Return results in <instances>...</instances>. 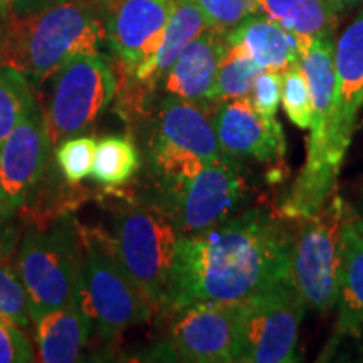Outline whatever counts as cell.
<instances>
[{"instance_id": "obj_1", "label": "cell", "mask_w": 363, "mask_h": 363, "mask_svg": "<svg viewBox=\"0 0 363 363\" xmlns=\"http://www.w3.org/2000/svg\"><path fill=\"white\" fill-rule=\"evenodd\" d=\"M291 239L283 219L262 208L180 235L163 308L242 303L291 279Z\"/></svg>"}, {"instance_id": "obj_2", "label": "cell", "mask_w": 363, "mask_h": 363, "mask_svg": "<svg viewBox=\"0 0 363 363\" xmlns=\"http://www.w3.org/2000/svg\"><path fill=\"white\" fill-rule=\"evenodd\" d=\"M104 43V0H71L13 16L0 39V62L39 86L74 57L99 52Z\"/></svg>"}, {"instance_id": "obj_3", "label": "cell", "mask_w": 363, "mask_h": 363, "mask_svg": "<svg viewBox=\"0 0 363 363\" xmlns=\"http://www.w3.org/2000/svg\"><path fill=\"white\" fill-rule=\"evenodd\" d=\"M301 69L311 93V126L308 138L306 162L281 206L286 219L296 220L320 211L333 197L337 177L326 163V147L331 126L335 93V49L330 38H320L301 54Z\"/></svg>"}, {"instance_id": "obj_4", "label": "cell", "mask_w": 363, "mask_h": 363, "mask_svg": "<svg viewBox=\"0 0 363 363\" xmlns=\"http://www.w3.org/2000/svg\"><path fill=\"white\" fill-rule=\"evenodd\" d=\"M83 256L74 296L101 337L115 338L150 321L153 308L118 262L111 240L93 230L81 234Z\"/></svg>"}, {"instance_id": "obj_5", "label": "cell", "mask_w": 363, "mask_h": 363, "mask_svg": "<svg viewBox=\"0 0 363 363\" xmlns=\"http://www.w3.org/2000/svg\"><path fill=\"white\" fill-rule=\"evenodd\" d=\"M83 256L79 229L67 216L51 227H35L22 235L16 269L26 288L30 320L62 306L74 296Z\"/></svg>"}, {"instance_id": "obj_6", "label": "cell", "mask_w": 363, "mask_h": 363, "mask_svg": "<svg viewBox=\"0 0 363 363\" xmlns=\"http://www.w3.org/2000/svg\"><path fill=\"white\" fill-rule=\"evenodd\" d=\"M111 246L120 266L153 308H163L180 233L158 206H133L115 219Z\"/></svg>"}, {"instance_id": "obj_7", "label": "cell", "mask_w": 363, "mask_h": 363, "mask_svg": "<svg viewBox=\"0 0 363 363\" xmlns=\"http://www.w3.org/2000/svg\"><path fill=\"white\" fill-rule=\"evenodd\" d=\"M246 190L240 160L222 155L208 160L195 175L158 177V207L180 235H190L229 219L244 201Z\"/></svg>"}, {"instance_id": "obj_8", "label": "cell", "mask_w": 363, "mask_h": 363, "mask_svg": "<svg viewBox=\"0 0 363 363\" xmlns=\"http://www.w3.org/2000/svg\"><path fill=\"white\" fill-rule=\"evenodd\" d=\"M306 303L293 279L281 281L239 303L235 362L293 363Z\"/></svg>"}, {"instance_id": "obj_9", "label": "cell", "mask_w": 363, "mask_h": 363, "mask_svg": "<svg viewBox=\"0 0 363 363\" xmlns=\"http://www.w3.org/2000/svg\"><path fill=\"white\" fill-rule=\"evenodd\" d=\"M350 206L335 195L315 214L296 219L291 239V279L306 306L326 313L337 306L340 234Z\"/></svg>"}, {"instance_id": "obj_10", "label": "cell", "mask_w": 363, "mask_h": 363, "mask_svg": "<svg viewBox=\"0 0 363 363\" xmlns=\"http://www.w3.org/2000/svg\"><path fill=\"white\" fill-rule=\"evenodd\" d=\"M118 79L104 54L74 57L52 76V93L44 113L51 145L79 135L101 116L115 98Z\"/></svg>"}, {"instance_id": "obj_11", "label": "cell", "mask_w": 363, "mask_h": 363, "mask_svg": "<svg viewBox=\"0 0 363 363\" xmlns=\"http://www.w3.org/2000/svg\"><path fill=\"white\" fill-rule=\"evenodd\" d=\"M335 74L326 163L338 179L363 106V11L340 35L335 49Z\"/></svg>"}, {"instance_id": "obj_12", "label": "cell", "mask_w": 363, "mask_h": 363, "mask_svg": "<svg viewBox=\"0 0 363 363\" xmlns=\"http://www.w3.org/2000/svg\"><path fill=\"white\" fill-rule=\"evenodd\" d=\"M175 0H104L106 43L128 78L160 48Z\"/></svg>"}, {"instance_id": "obj_13", "label": "cell", "mask_w": 363, "mask_h": 363, "mask_svg": "<svg viewBox=\"0 0 363 363\" xmlns=\"http://www.w3.org/2000/svg\"><path fill=\"white\" fill-rule=\"evenodd\" d=\"M177 313L169 328V347L179 360L235 362L239 303H194Z\"/></svg>"}, {"instance_id": "obj_14", "label": "cell", "mask_w": 363, "mask_h": 363, "mask_svg": "<svg viewBox=\"0 0 363 363\" xmlns=\"http://www.w3.org/2000/svg\"><path fill=\"white\" fill-rule=\"evenodd\" d=\"M49 150L44 113L35 104L0 147V195L13 211H21L38 189Z\"/></svg>"}, {"instance_id": "obj_15", "label": "cell", "mask_w": 363, "mask_h": 363, "mask_svg": "<svg viewBox=\"0 0 363 363\" xmlns=\"http://www.w3.org/2000/svg\"><path fill=\"white\" fill-rule=\"evenodd\" d=\"M214 128L222 152L238 160L266 163L284 157L286 143L279 121L262 118L247 96L217 103Z\"/></svg>"}, {"instance_id": "obj_16", "label": "cell", "mask_w": 363, "mask_h": 363, "mask_svg": "<svg viewBox=\"0 0 363 363\" xmlns=\"http://www.w3.org/2000/svg\"><path fill=\"white\" fill-rule=\"evenodd\" d=\"M212 103L190 101L174 94L162 99L155 118L153 142L172 145L203 160H216L222 155L214 128Z\"/></svg>"}, {"instance_id": "obj_17", "label": "cell", "mask_w": 363, "mask_h": 363, "mask_svg": "<svg viewBox=\"0 0 363 363\" xmlns=\"http://www.w3.org/2000/svg\"><path fill=\"white\" fill-rule=\"evenodd\" d=\"M225 51L224 33L207 29L195 38L163 76L167 93L190 101L212 103L217 71Z\"/></svg>"}, {"instance_id": "obj_18", "label": "cell", "mask_w": 363, "mask_h": 363, "mask_svg": "<svg viewBox=\"0 0 363 363\" xmlns=\"http://www.w3.org/2000/svg\"><path fill=\"white\" fill-rule=\"evenodd\" d=\"M337 308L340 333L360 335L363 330V219L353 208L340 234Z\"/></svg>"}, {"instance_id": "obj_19", "label": "cell", "mask_w": 363, "mask_h": 363, "mask_svg": "<svg viewBox=\"0 0 363 363\" xmlns=\"http://www.w3.org/2000/svg\"><path fill=\"white\" fill-rule=\"evenodd\" d=\"M227 44L247 54L264 71L283 72L301 61L299 40L278 22L252 13L225 34Z\"/></svg>"}, {"instance_id": "obj_20", "label": "cell", "mask_w": 363, "mask_h": 363, "mask_svg": "<svg viewBox=\"0 0 363 363\" xmlns=\"http://www.w3.org/2000/svg\"><path fill=\"white\" fill-rule=\"evenodd\" d=\"M34 323L38 360L43 363L78 362L93 325L76 296L45 311Z\"/></svg>"}, {"instance_id": "obj_21", "label": "cell", "mask_w": 363, "mask_h": 363, "mask_svg": "<svg viewBox=\"0 0 363 363\" xmlns=\"http://www.w3.org/2000/svg\"><path fill=\"white\" fill-rule=\"evenodd\" d=\"M207 29L211 27L206 17L192 0H175L160 48L155 56L140 66L130 79L152 89L158 81L163 79V76L177 61V57L184 52V49Z\"/></svg>"}, {"instance_id": "obj_22", "label": "cell", "mask_w": 363, "mask_h": 363, "mask_svg": "<svg viewBox=\"0 0 363 363\" xmlns=\"http://www.w3.org/2000/svg\"><path fill=\"white\" fill-rule=\"evenodd\" d=\"M257 13L278 22L299 40L301 54L320 38H330L338 24V9L330 0H254Z\"/></svg>"}, {"instance_id": "obj_23", "label": "cell", "mask_w": 363, "mask_h": 363, "mask_svg": "<svg viewBox=\"0 0 363 363\" xmlns=\"http://www.w3.org/2000/svg\"><path fill=\"white\" fill-rule=\"evenodd\" d=\"M142 158L128 136H104L96 145L91 179L103 187H121L138 174Z\"/></svg>"}, {"instance_id": "obj_24", "label": "cell", "mask_w": 363, "mask_h": 363, "mask_svg": "<svg viewBox=\"0 0 363 363\" xmlns=\"http://www.w3.org/2000/svg\"><path fill=\"white\" fill-rule=\"evenodd\" d=\"M35 104L30 81L19 69L0 62V147Z\"/></svg>"}, {"instance_id": "obj_25", "label": "cell", "mask_w": 363, "mask_h": 363, "mask_svg": "<svg viewBox=\"0 0 363 363\" xmlns=\"http://www.w3.org/2000/svg\"><path fill=\"white\" fill-rule=\"evenodd\" d=\"M264 69L257 62H254L247 54L227 44V51L217 71L212 103L249 96L257 76Z\"/></svg>"}, {"instance_id": "obj_26", "label": "cell", "mask_w": 363, "mask_h": 363, "mask_svg": "<svg viewBox=\"0 0 363 363\" xmlns=\"http://www.w3.org/2000/svg\"><path fill=\"white\" fill-rule=\"evenodd\" d=\"M281 103H283L286 116L293 125H296L299 130H310L313 116L311 93L299 62L283 71Z\"/></svg>"}, {"instance_id": "obj_27", "label": "cell", "mask_w": 363, "mask_h": 363, "mask_svg": "<svg viewBox=\"0 0 363 363\" xmlns=\"http://www.w3.org/2000/svg\"><path fill=\"white\" fill-rule=\"evenodd\" d=\"M96 140L91 136H69L57 147L56 163L67 184L74 185L91 175Z\"/></svg>"}, {"instance_id": "obj_28", "label": "cell", "mask_w": 363, "mask_h": 363, "mask_svg": "<svg viewBox=\"0 0 363 363\" xmlns=\"http://www.w3.org/2000/svg\"><path fill=\"white\" fill-rule=\"evenodd\" d=\"M0 318L12 321L22 330L30 326L29 303L16 266L0 264Z\"/></svg>"}, {"instance_id": "obj_29", "label": "cell", "mask_w": 363, "mask_h": 363, "mask_svg": "<svg viewBox=\"0 0 363 363\" xmlns=\"http://www.w3.org/2000/svg\"><path fill=\"white\" fill-rule=\"evenodd\" d=\"M211 29L227 34L246 17L257 13L254 0H192Z\"/></svg>"}, {"instance_id": "obj_30", "label": "cell", "mask_w": 363, "mask_h": 363, "mask_svg": "<svg viewBox=\"0 0 363 363\" xmlns=\"http://www.w3.org/2000/svg\"><path fill=\"white\" fill-rule=\"evenodd\" d=\"M281 93H283V72L262 71L247 98L254 110L262 118L274 120L281 104Z\"/></svg>"}, {"instance_id": "obj_31", "label": "cell", "mask_w": 363, "mask_h": 363, "mask_svg": "<svg viewBox=\"0 0 363 363\" xmlns=\"http://www.w3.org/2000/svg\"><path fill=\"white\" fill-rule=\"evenodd\" d=\"M34 360L33 343L21 326L0 318V363H29Z\"/></svg>"}, {"instance_id": "obj_32", "label": "cell", "mask_w": 363, "mask_h": 363, "mask_svg": "<svg viewBox=\"0 0 363 363\" xmlns=\"http://www.w3.org/2000/svg\"><path fill=\"white\" fill-rule=\"evenodd\" d=\"M19 240L21 225L17 222V211L0 201V264H11Z\"/></svg>"}, {"instance_id": "obj_33", "label": "cell", "mask_w": 363, "mask_h": 363, "mask_svg": "<svg viewBox=\"0 0 363 363\" xmlns=\"http://www.w3.org/2000/svg\"><path fill=\"white\" fill-rule=\"evenodd\" d=\"M65 2H71V0H12V11L16 17H26Z\"/></svg>"}, {"instance_id": "obj_34", "label": "cell", "mask_w": 363, "mask_h": 363, "mask_svg": "<svg viewBox=\"0 0 363 363\" xmlns=\"http://www.w3.org/2000/svg\"><path fill=\"white\" fill-rule=\"evenodd\" d=\"M13 17L12 11V0H0V39H2L4 33H6L9 22Z\"/></svg>"}, {"instance_id": "obj_35", "label": "cell", "mask_w": 363, "mask_h": 363, "mask_svg": "<svg viewBox=\"0 0 363 363\" xmlns=\"http://www.w3.org/2000/svg\"><path fill=\"white\" fill-rule=\"evenodd\" d=\"M338 11H342L345 7H352V6H358V4H363V0H330Z\"/></svg>"}, {"instance_id": "obj_36", "label": "cell", "mask_w": 363, "mask_h": 363, "mask_svg": "<svg viewBox=\"0 0 363 363\" xmlns=\"http://www.w3.org/2000/svg\"><path fill=\"white\" fill-rule=\"evenodd\" d=\"M0 201H4V199H2V195H0Z\"/></svg>"}, {"instance_id": "obj_37", "label": "cell", "mask_w": 363, "mask_h": 363, "mask_svg": "<svg viewBox=\"0 0 363 363\" xmlns=\"http://www.w3.org/2000/svg\"><path fill=\"white\" fill-rule=\"evenodd\" d=\"M362 219H363V208H362Z\"/></svg>"}]
</instances>
